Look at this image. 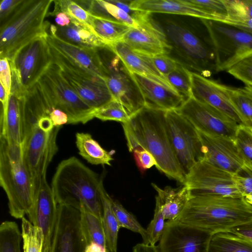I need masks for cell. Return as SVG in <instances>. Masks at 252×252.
<instances>
[{"label": "cell", "instance_id": "1", "mask_svg": "<svg viewBox=\"0 0 252 252\" xmlns=\"http://www.w3.org/2000/svg\"><path fill=\"white\" fill-rule=\"evenodd\" d=\"M166 111L145 106L122 126L130 152L145 150L154 157L157 168L183 185L185 177L174 155L167 133Z\"/></svg>", "mask_w": 252, "mask_h": 252}, {"label": "cell", "instance_id": "2", "mask_svg": "<svg viewBox=\"0 0 252 252\" xmlns=\"http://www.w3.org/2000/svg\"><path fill=\"white\" fill-rule=\"evenodd\" d=\"M98 174L72 157L62 160L53 177L51 188L58 204L89 211L102 220L103 187Z\"/></svg>", "mask_w": 252, "mask_h": 252}, {"label": "cell", "instance_id": "3", "mask_svg": "<svg viewBox=\"0 0 252 252\" xmlns=\"http://www.w3.org/2000/svg\"><path fill=\"white\" fill-rule=\"evenodd\" d=\"M177 220L214 235L252 220V206L244 197L190 196Z\"/></svg>", "mask_w": 252, "mask_h": 252}, {"label": "cell", "instance_id": "4", "mask_svg": "<svg viewBox=\"0 0 252 252\" xmlns=\"http://www.w3.org/2000/svg\"><path fill=\"white\" fill-rule=\"evenodd\" d=\"M54 0H22L12 13L0 22V58L11 60L31 41L46 36L50 24L45 18Z\"/></svg>", "mask_w": 252, "mask_h": 252}, {"label": "cell", "instance_id": "5", "mask_svg": "<svg viewBox=\"0 0 252 252\" xmlns=\"http://www.w3.org/2000/svg\"><path fill=\"white\" fill-rule=\"evenodd\" d=\"M0 185L8 199L9 212L22 219L34 201L32 179L25 165L22 146L9 143L0 137Z\"/></svg>", "mask_w": 252, "mask_h": 252}, {"label": "cell", "instance_id": "6", "mask_svg": "<svg viewBox=\"0 0 252 252\" xmlns=\"http://www.w3.org/2000/svg\"><path fill=\"white\" fill-rule=\"evenodd\" d=\"M153 20L165 35L171 47L170 53L174 51L182 59L180 64L205 77L215 71L213 50L187 24L172 16L162 20V24Z\"/></svg>", "mask_w": 252, "mask_h": 252}, {"label": "cell", "instance_id": "7", "mask_svg": "<svg viewBox=\"0 0 252 252\" xmlns=\"http://www.w3.org/2000/svg\"><path fill=\"white\" fill-rule=\"evenodd\" d=\"M37 83L50 107L60 109L67 114V124H85L94 118L96 110L76 93L63 77L60 66L53 61Z\"/></svg>", "mask_w": 252, "mask_h": 252}, {"label": "cell", "instance_id": "8", "mask_svg": "<svg viewBox=\"0 0 252 252\" xmlns=\"http://www.w3.org/2000/svg\"><path fill=\"white\" fill-rule=\"evenodd\" d=\"M209 34L215 71H227L252 55V34L222 23L201 19Z\"/></svg>", "mask_w": 252, "mask_h": 252}, {"label": "cell", "instance_id": "9", "mask_svg": "<svg viewBox=\"0 0 252 252\" xmlns=\"http://www.w3.org/2000/svg\"><path fill=\"white\" fill-rule=\"evenodd\" d=\"M46 36H40L21 48L9 61L11 91L25 93L34 85L53 63Z\"/></svg>", "mask_w": 252, "mask_h": 252}, {"label": "cell", "instance_id": "10", "mask_svg": "<svg viewBox=\"0 0 252 252\" xmlns=\"http://www.w3.org/2000/svg\"><path fill=\"white\" fill-rule=\"evenodd\" d=\"M49 47L53 61L60 66L64 79L88 105L96 111L114 100L104 79Z\"/></svg>", "mask_w": 252, "mask_h": 252}, {"label": "cell", "instance_id": "11", "mask_svg": "<svg viewBox=\"0 0 252 252\" xmlns=\"http://www.w3.org/2000/svg\"><path fill=\"white\" fill-rule=\"evenodd\" d=\"M61 126H55L51 132L34 125L26 135L22 145L23 159L31 176L34 198L42 180L46 177L49 164L58 151L57 138Z\"/></svg>", "mask_w": 252, "mask_h": 252}, {"label": "cell", "instance_id": "12", "mask_svg": "<svg viewBox=\"0 0 252 252\" xmlns=\"http://www.w3.org/2000/svg\"><path fill=\"white\" fill-rule=\"evenodd\" d=\"M169 139L179 165L185 177L192 167L203 159L197 130L176 110L166 111Z\"/></svg>", "mask_w": 252, "mask_h": 252}, {"label": "cell", "instance_id": "13", "mask_svg": "<svg viewBox=\"0 0 252 252\" xmlns=\"http://www.w3.org/2000/svg\"><path fill=\"white\" fill-rule=\"evenodd\" d=\"M234 174L202 159L192 167L183 185L187 187L190 196L243 197L234 181Z\"/></svg>", "mask_w": 252, "mask_h": 252}, {"label": "cell", "instance_id": "14", "mask_svg": "<svg viewBox=\"0 0 252 252\" xmlns=\"http://www.w3.org/2000/svg\"><path fill=\"white\" fill-rule=\"evenodd\" d=\"M176 111L188 119L196 129L208 134L235 139L240 126L227 115L192 96Z\"/></svg>", "mask_w": 252, "mask_h": 252}, {"label": "cell", "instance_id": "15", "mask_svg": "<svg viewBox=\"0 0 252 252\" xmlns=\"http://www.w3.org/2000/svg\"><path fill=\"white\" fill-rule=\"evenodd\" d=\"M102 60L108 71L105 82L114 99L131 116L144 107L145 100L138 86L119 58L114 54L110 60L105 57Z\"/></svg>", "mask_w": 252, "mask_h": 252}, {"label": "cell", "instance_id": "16", "mask_svg": "<svg viewBox=\"0 0 252 252\" xmlns=\"http://www.w3.org/2000/svg\"><path fill=\"white\" fill-rule=\"evenodd\" d=\"M88 243L78 209L58 204L54 229L48 252H85Z\"/></svg>", "mask_w": 252, "mask_h": 252}, {"label": "cell", "instance_id": "17", "mask_svg": "<svg viewBox=\"0 0 252 252\" xmlns=\"http://www.w3.org/2000/svg\"><path fill=\"white\" fill-rule=\"evenodd\" d=\"M213 235L177 220L166 222L159 252H208Z\"/></svg>", "mask_w": 252, "mask_h": 252}, {"label": "cell", "instance_id": "18", "mask_svg": "<svg viewBox=\"0 0 252 252\" xmlns=\"http://www.w3.org/2000/svg\"><path fill=\"white\" fill-rule=\"evenodd\" d=\"M197 131L202 145L203 159L233 174L237 173L246 165L235 139Z\"/></svg>", "mask_w": 252, "mask_h": 252}, {"label": "cell", "instance_id": "19", "mask_svg": "<svg viewBox=\"0 0 252 252\" xmlns=\"http://www.w3.org/2000/svg\"><path fill=\"white\" fill-rule=\"evenodd\" d=\"M135 52L152 57L168 55L171 47L161 30L151 17L136 28H131L121 40Z\"/></svg>", "mask_w": 252, "mask_h": 252}, {"label": "cell", "instance_id": "20", "mask_svg": "<svg viewBox=\"0 0 252 252\" xmlns=\"http://www.w3.org/2000/svg\"><path fill=\"white\" fill-rule=\"evenodd\" d=\"M58 204L46 178L41 183L33 205L27 214L29 221L41 228L44 235L42 252H48L54 229Z\"/></svg>", "mask_w": 252, "mask_h": 252}, {"label": "cell", "instance_id": "21", "mask_svg": "<svg viewBox=\"0 0 252 252\" xmlns=\"http://www.w3.org/2000/svg\"><path fill=\"white\" fill-rule=\"evenodd\" d=\"M191 96L222 112L239 125L245 126L242 118L225 92L223 84L191 71Z\"/></svg>", "mask_w": 252, "mask_h": 252}, {"label": "cell", "instance_id": "22", "mask_svg": "<svg viewBox=\"0 0 252 252\" xmlns=\"http://www.w3.org/2000/svg\"><path fill=\"white\" fill-rule=\"evenodd\" d=\"M131 74L143 95L146 107L164 111L177 110L186 101L170 85L143 75Z\"/></svg>", "mask_w": 252, "mask_h": 252}, {"label": "cell", "instance_id": "23", "mask_svg": "<svg viewBox=\"0 0 252 252\" xmlns=\"http://www.w3.org/2000/svg\"><path fill=\"white\" fill-rule=\"evenodd\" d=\"M46 38L50 46L74 63L105 80L108 71L98 53L99 50L73 45L48 32Z\"/></svg>", "mask_w": 252, "mask_h": 252}, {"label": "cell", "instance_id": "24", "mask_svg": "<svg viewBox=\"0 0 252 252\" xmlns=\"http://www.w3.org/2000/svg\"><path fill=\"white\" fill-rule=\"evenodd\" d=\"M24 93L11 91L6 114L0 119V137L9 143L22 145L26 136Z\"/></svg>", "mask_w": 252, "mask_h": 252}, {"label": "cell", "instance_id": "25", "mask_svg": "<svg viewBox=\"0 0 252 252\" xmlns=\"http://www.w3.org/2000/svg\"><path fill=\"white\" fill-rule=\"evenodd\" d=\"M130 7L133 10L150 13L184 15L219 22L217 18L186 0H130Z\"/></svg>", "mask_w": 252, "mask_h": 252}, {"label": "cell", "instance_id": "26", "mask_svg": "<svg viewBox=\"0 0 252 252\" xmlns=\"http://www.w3.org/2000/svg\"><path fill=\"white\" fill-rule=\"evenodd\" d=\"M107 48L119 58L131 73L143 75L170 86L166 78L157 69L151 57L135 52L122 41L110 44Z\"/></svg>", "mask_w": 252, "mask_h": 252}, {"label": "cell", "instance_id": "27", "mask_svg": "<svg viewBox=\"0 0 252 252\" xmlns=\"http://www.w3.org/2000/svg\"><path fill=\"white\" fill-rule=\"evenodd\" d=\"M71 21L65 27L50 25L48 33L65 42L84 48L100 50L107 47L88 27L77 22Z\"/></svg>", "mask_w": 252, "mask_h": 252}, {"label": "cell", "instance_id": "28", "mask_svg": "<svg viewBox=\"0 0 252 252\" xmlns=\"http://www.w3.org/2000/svg\"><path fill=\"white\" fill-rule=\"evenodd\" d=\"M152 186L157 192L156 202L160 205L165 219L168 221L176 220L190 197L187 187L182 185L176 188L167 186L161 189L154 183Z\"/></svg>", "mask_w": 252, "mask_h": 252}, {"label": "cell", "instance_id": "29", "mask_svg": "<svg viewBox=\"0 0 252 252\" xmlns=\"http://www.w3.org/2000/svg\"><path fill=\"white\" fill-rule=\"evenodd\" d=\"M94 16L124 24L131 28L139 25L129 14L111 3L109 0H75Z\"/></svg>", "mask_w": 252, "mask_h": 252}, {"label": "cell", "instance_id": "30", "mask_svg": "<svg viewBox=\"0 0 252 252\" xmlns=\"http://www.w3.org/2000/svg\"><path fill=\"white\" fill-rule=\"evenodd\" d=\"M75 137L79 155L89 163L111 165V161L113 160L111 153L104 149L90 134L77 132Z\"/></svg>", "mask_w": 252, "mask_h": 252}, {"label": "cell", "instance_id": "31", "mask_svg": "<svg viewBox=\"0 0 252 252\" xmlns=\"http://www.w3.org/2000/svg\"><path fill=\"white\" fill-rule=\"evenodd\" d=\"M130 26L91 15L90 29L106 46L121 41Z\"/></svg>", "mask_w": 252, "mask_h": 252}, {"label": "cell", "instance_id": "32", "mask_svg": "<svg viewBox=\"0 0 252 252\" xmlns=\"http://www.w3.org/2000/svg\"><path fill=\"white\" fill-rule=\"evenodd\" d=\"M103 205L102 223L109 252H117L118 233L121 228L112 208L113 199L104 187L101 191Z\"/></svg>", "mask_w": 252, "mask_h": 252}, {"label": "cell", "instance_id": "33", "mask_svg": "<svg viewBox=\"0 0 252 252\" xmlns=\"http://www.w3.org/2000/svg\"><path fill=\"white\" fill-rule=\"evenodd\" d=\"M208 252H252V242L229 232H220L212 236Z\"/></svg>", "mask_w": 252, "mask_h": 252}, {"label": "cell", "instance_id": "34", "mask_svg": "<svg viewBox=\"0 0 252 252\" xmlns=\"http://www.w3.org/2000/svg\"><path fill=\"white\" fill-rule=\"evenodd\" d=\"M223 88L245 126L252 127V90L246 87L237 88L225 85Z\"/></svg>", "mask_w": 252, "mask_h": 252}, {"label": "cell", "instance_id": "35", "mask_svg": "<svg viewBox=\"0 0 252 252\" xmlns=\"http://www.w3.org/2000/svg\"><path fill=\"white\" fill-rule=\"evenodd\" d=\"M80 213L82 229L88 245L94 242L107 248L102 220L86 210L81 211Z\"/></svg>", "mask_w": 252, "mask_h": 252}, {"label": "cell", "instance_id": "36", "mask_svg": "<svg viewBox=\"0 0 252 252\" xmlns=\"http://www.w3.org/2000/svg\"><path fill=\"white\" fill-rule=\"evenodd\" d=\"M22 238L17 224L6 220L0 225V252H21Z\"/></svg>", "mask_w": 252, "mask_h": 252}, {"label": "cell", "instance_id": "37", "mask_svg": "<svg viewBox=\"0 0 252 252\" xmlns=\"http://www.w3.org/2000/svg\"><path fill=\"white\" fill-rule=\"evenodd\" d=\"M170 86L186 100L191 96V71L178 63L165 76Z\"/></svg>", "mask_w": 252, "mask_h": 252}, {"label": "cell", "instance_id": "38", "mask_svg": "<svg viewBox=\"0 0 252 252\" xmlns=\"http://www.w3.org/2000/svg\"><path fill=\"white\" fill-rule=\"evenodd\" d=\"M24 252H42L44 235L42 229L25 217L22 219Z\"/></svg>", "mask_w": 252, "mask_h": 252}, {"label": "cell", "instance_id": "39", "mask_svg": "<svg viewBox=\"0 0 252 252\" xmlns=\"http://www.w3.org/2000/svg\"><path fill=\"white\" fill-rule=\"evenodd\" d=\"M54 9L50 15L55 16L59 12L66 14L72 21L81 23L90 29L91 14L81 6L76 1L56 0Z\"/></svg>", "mask_w": 252, "mask_h": 252}, {"label": "cell", "instance_id": "40", "mask_svg": "<svg viewBox=\"0 0 252 252\" xmlns=\"http://www.w3.org/2000/svg\"><path fill=\"white\" fill-rule=\"evenodd\" d=\"M112 208L120 227L140 234L143 240V243L148 244L147 230L138 222L135 217L117 201L113 200Z\"/></svg>", "mask_w": 252, "mask_h": 252}, {"label": "cell", "instance_id": "41", "mask_svg": "<svg viewBox=\"0 0 252 252\" xmlns=\"http://www.w3.org/2000/svg\"><path fill=\"white\" fill-rule=\"evenodd\" d=\"M131 115L119 102L113 100L105 106L97 110L94 118L101 121H114L123 123L129 120Z\"/></svg>", "mask_w": 252, "mask_h": 252}, {"label": "cell", "instance_id": "42", "mask_svg": "<svg viewBox=\"0 0 252 252\" xmlns=\"http://www.w3.org/2000/svg\"><path fill=\"white\" fill-rule=\"evenodd\" d=\"M235 141L246 165L252 168V131L251 127L240 125Z\"/></svg>", "mask_w": 252, "mask_h": 252}, {"label": "cell", "instance_id": "43", "mask_svg": "<svg viewBox=\"0 0 252 252\" xmlns=\"http://www.w3.org/2000/svg\"><path fill=\"white\" fill-rule=\"evenodd\" d=\"M186 0L208 14L217 18L219 22L225 23L227 18V12L222 0Z\"/></svg>", "mask_w": 252, "mask_h": 252}, {"label": "cell", "instance_id": "44", "mask_svg": "<svg viewBox=\"0 0 252 252\" xmlns=\"http://www.w3.org/2000/svg\"><path fill=\"white\" fill-rule=\"evenodd\" d=\"M165 220L160 205L156 202L153 218L146 229L148 245L155 246L159 241L165 228Z\"/></svg>", "mask_w": 252, "mask_h": 252}, {"label": "cell", "instance_id": "45", "mask_svg": "<svg viewBox=\"0 0 252 252\" xmlns=\"http://www.w3.org/2000/svg\"><path fill=\"white\" fill-rule=\"evenodd\" d=\"M226 71L252 90V55L239 62Z\"/></svg>", "mask_w": 252, "mask_h": 252}, {"label": "cell", "instance_id": "46", "mask_svg": "<svg viewBox=\"0 0 252 252\" xmlns=\"http://www.w3.org/2000/svg\"><path fill=\"white\" fill-rule=\"evenodd\" d=\"M236 185L244 197L252 192V168L245 165L233 176Z\"/></svg>", "mask_w": 252, "mask_h": 252}, {"label": "cell", "instance_id": "47", "mask_svg": "<svg viewBox=\"0 0 252 252\" xmlns=\"http://www.w3.org/2000/svg\"><path fill=\"white\" fill-rule=\"evenodd\" d=\"M158 72L165 78L176 67L178 63L167 55H159L151 57Z\"/></svg>", "mask_w": 252, "mask_h": 252}, {"label": "cell", "instance_id": "48", "mask_svg": "<svg viewBox=\"0 0 252 252\" xmlns=\"http://www.w3.org/2000/svg\"><path fill=\"white\" fill-rule=\"evenodd\" d=\"M135 160L141 171H145L153 166L157 165L154 157L145 150H135L133 152Z\"/></svg>", "mask_w": 252, "mask_h": 252}, {"label": "cell", "instance_id": "49", "mask_svg": "<svg viewBox=\"0 0 252 252\" xmlns=\"http://www.w3.org/2000/svg\"><path fill=\"white\" fill-rule=\"evenodd\" d=\"M0 82L8 95L12 87V72L9 60L6 58H0Z\"/></svg>", "mask_w": 252, "mask_h": 252}, {"label": "cell", "instance_id": "50", "mask_svg": "<svg viewBox=\"0 0 252 252\" xmlns=\"http://www.w3.org/2000/svg\"><path fill=\"white\" fill-rule=\"evenodd\" d=\"M227 232L252 242V220L235 225Z\"/></svg>", "mask_w": 252, "mask_h": 252}, {"label": "cell", "instance_id": "51", "mask_svg": "<svg viewBox=\"0 0 252 252\" xmlns=\"http://www.w3.org/2000/svg\"><path fill=\"white\" fill-rule=\"evenodd\" d=\"M22 0H2L0 3V22L5 20Z\"/></svg>", "mask_w": 252, "mask_h": 252}, {"label": "cell", "instance_id": "52", "mask_svg": "<svg viewBox=\"0 0 252 252\" xmlns=\"http://www.w3.org/2000/svg\"><path fill=\"white\" fill-rule=\"evenodd\" d=\"M54 126H61L67 124L68 118L67 114L60 109L52 108L49 114Z\"/></svg>", "mask_w": 252, "mask_h": 252}, {"label": "cell", "instance_id": "53", "mask_svg": "<svg viewBox=\"0 0 252 252\" xmlns=\"http://www.w3.org/2000/svg\"><path fill=\"white\" fill-rule=\"evenodd\" d=\"M37 125L40 129L46 132H51L55 127L49 116L41 118L37 122Z\"/></svg>", "mask_w": 252, "mask_h": 252}, {"label": "cell", "instance_id": "54", "mask_svg": "<svg viewBox=\"0 0 252 252\" xmlns=\"http://www.w3.org/2000/svg\"><path fill=\"white\" fill-rule=\"evenodd\" d=\"M132 252H159L158 246H152L143 243L137 244L132 249Z\"/></svg>", "mask_w": 252, "mask_h": 252}, {"label": "cell", "instance_id": "55", "mask_svg": "<svg viewBox=\"0 0 252 252\" xmlns=\"http://www.w3.org/2000/svg\"><path fill=\"white\" fill-rule=\"evenodd\" d=\"M55 22L57 26L65 27L69 25L71 23L70 18L64 13L59 12L55 15Z\"/></svg>", "mask_w": 252, "mask_h": 252}, {"label": "cell", "instance_id": "56", "mask_svg": "<svg viewBox=\"0 0 252 252\" xmlns=\"http://www.w3.org/2000/svg\"><path fill=\"white\" fill-rule=\"evenodd\" d=\"M85 252H109L107 248L94 242L89 244Z\"/></svg>", "mask_w": 252, "mask_h": 252}, {"label": "cell", "instance_id": "57", "mask_svg": "<svg viewBox=\"0 0 252 252\" xmlns=\"http://www.w3.org/2000/svg\"><path fill=\"white\" fill-rule=\"evenodd\" d=\"M244 198L247 203L252 206V192L245 195Z\"/></svg>", "mask_w": 252, "mask_h": 252}, {"label": "cell", "instance_id": "58", "mask_svg": "<svg viewBox=\"0 0 252 252\" xmlns=\"http://www.w3.org/2000/svg\"><path fill=\"white\" fill-rule=\"evenodd\" d=\"M251 130H252V127H251Z\"/></svg>", "mask_w": 252, "mask_h": 252}]
</instances>
